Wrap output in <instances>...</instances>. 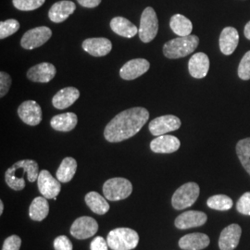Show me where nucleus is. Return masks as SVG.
I'll list each match as a JSON object with an SVG mask.
<instances>
[{
    "label": "nucleus",
    "mask_w": 250,
    "mask_h": 250,
    "mask_svg": "<svg viewBox=\"0 0 250 250\" xmlns=\"http://www.w3.org/2000/svg\"><path fill=\"white\" fill-rule=\"evenodd\" d=\"M111 30L119 36L126 38H132L137 35L139 29L131 22L129 20L124 17H115L110 21Z\"/></svg>",
    "instance_id": "25"
},
{
    "label": "nucleus",
    "mask_w": 250,
    "mask_h": 250,
    "mask_svg": "<svg viewBox=\"0 0 250 250\" xmlns=\"http://www.w3.org/2000/svg\"><path fill=\"white\" fill-rule=\"evenodd\" d=\"M188 70L192 77L202 79L209 70V59L205 53L198 52L191 57L188 62Z\"/></svg>",
    "instance_id": "19"
},
{
    "label": "nucleus",
    "mask_w": 250,
    "mask_h": 250,
    "mask_svg": "<svg viewBox=\"0 0 250 250\" xmlns=\"http://www.w3.org/2000/svg\"><path fill=\"white\" fill-rule=\"evenodd\" d=\"M107 242L101 236H97L91 242L90 250H107Z\"/></svg>",
    "instance_id": "39"
},
{
    "label": "nucleus",
    "mask_w": 250,
    "mask_h": 250,
    "mask_svg": "<svg viewBox=\"0 0 250 250\" xmlns=\"http://www.w3.org/2000/svg\"><path fill=\"white\" fill-rule=\"evenodd\" d=\"M76 9V5L69 0H62L55 3L48 11L51 21L60 23L69 18Z\"/></svg>",
    "instance_id": "20"
},
{
    "label": "nucleus",
    "mask_w": 250,
    "mask_h": 250,
    "mask_svg": "<svg viewBox=\"0 0 250 250\" xmlns=\"http://www.w3.org/2000/svg\"><path fill=\"white\" fill-rule=\"evenodd\" d=\"M83 48L85 52L94 57H104L112 49L111 42L104 37L88 38L83 42Z\"/></svg>",
    "instance_id": "18"
},
{
    "label": "nucleus",
    "mask_w": 250,
    "mask_h": 250,
    "mask_svg": "<svg viewBox=\"0 0 250 250\" xmlns=\"http://www.w3.org/2000/svg\"><path fill=\"white\" fill-rule=\"evenodd\" d=\"M159 31V20L151 7L144 9L140 20L138 35L144 43H149L156 37Z\"/></svg>",
    "instance_id": "7"
},
{
    "label": "nucleus",
    "mask_w": 250,
    "mask_h": 250,
    "mask_svg": "<svg viewBox=\"0 0 250 250\" xmlns=\"http://www.w3.org/2000/svg\"><path fill=\"white\" fill-rule=\"evenodd\" d=\"M210 243L209 237L201 232L189 233L179 240V247L183 250H202Z\"/></svg>",
    "instance_id": "22"
},
{
    "label": "nucleus",
    "mask_w": 250,
    "mask_h": 250,
    "mask_svg": "<svg viewBox=\"0 0 250 250\" xmlns=\"http://www.w3.org/2000/svg\"><path fill=\"white\" fill-rule=\"evenodd\" d=\"M133 192V185L127 179L122 177L111 178L105 182L103 186V194L107 200L119 201L128 197Z\"/></svg>",
    "instance_id": "5"
},
{
    "label": "nucleus",
    "mask_w": 250,
    "mask_h": 250,
    "mask_svg": "<svg viewBox=\"0 0 250 250\" xmlns=\"http://www.w3.org/2000/svg\"><path fill=\"white\" fill-rule=\"evenodd\" d=\"M181 142L176 136L163 134L153 139L150 143V148L155 153L170 154L177 151L180 148Z\"/></svg>",
    "instance_id": "17"
},
{
    "label": "nucleus",
    "mask_w": 250,
    "mask_h": 250,
    "mask_svg": "<svg viewBox=\"0 0 250 250\" xmlns=\"http://www.w3.org/2000/svg\"><path fill=\"white\" fill-rule=\"evenodd\" d=\"M78 119L75 113L67 112L54 116L50 121V125L54 130L59 132H70L77 125Z\"/></svg>",
    "instance_id": "24"
},
{
    "label": "nucleus",
    "mask_w": 250,
    "mask_h": 250,
    "mask_svg": "<svg viewBox=\"0 0 250 250\" xmlns=\"http://www.w3.org/2000/svg\"><path fill=\"white\" fill-rule=\"evenodd\" d=\"M242 229L238 224H231L221 232L219 247L221 250H234L241 238Z\"/></svg>",
    "instance_id": "14"
},
{
    "label": "nucleus",
    "mask_w": 250,
    "mask_h": 250,
    "mask_svg": "<svg viewBox=\"0 0 250 250\" xmlns=\"http://www.w3.org/2000/svg\"><path fill=\"white\" fill-rule=\"evenodd\" d=\"M52 36V31L46 26L36 27L27 31L21 37V45L25 49H34L46 43Z\"/></svg>",
    "instance_id": "8"
},
{
    "label": "nucleus",
    "mask_w": 250,
    "mask_h": 250,
    "mask_svg": "<svg viewBox=\"0 0 250 250\" xmlns=\"http://www.w3.org/2000/svg\"><path fill=\"white\" fill-rule=\"evenodd\" d=\"M207 205L212 209L224 211L232 208L233 202L231 197H227L225 195H216L208 199Z\"/></svg>",
    "instance_id": "31"
},
{
    "label": "nucleus",
    "mask_w": 250,
    "mask_h": 250,
    "mask_svg": "<svg viewBox=\"0 0 250 250\" xmlns=\"http://www.w3.org/2000/svg\"><path fill=\"white\" fill-rule=\"evenodd\" d=\"M21 245V239L18 235H10L3 244L2 250H20Z\"/></svg>",
    "instance_id": "36"
},
{
    "label": "nucleus",
    "mask_w": 250,
    "mask_h": 250,
    "mask_svg": "<svg viewBox=\"0 0 250 250\" xmlns=\"http://www.w3.org/2000/svg\"><path fill=\"white\" fill-rule=\"evenodd\" d=\"M170 26L172 32L179 36H190L193 30L191 21L182 14H175L170 18Z\"/></svg>",
    "instance_id": "29"
},
{
    "label": "nucleus",
    "mask_w": 250,
    "mask_h": 250,
    "mask_svg": "<svg viewBox=\"0 0 250 250\" xmlns=\"http://www.w3.org/2000/svg\"><path fill=\"white\" fill-rule=\"evenodd\" d=\"M80 92L75 87H65L60 90L52 99V104L54 107L58 109H65L71 107L72 104L79 99Z\"/></svg>",
    "instance_id": "23"
},
{
    "label": "nucleus",
    "mask_w": 250,
    "mask_h": 250,
    "mask_svg": "<svg viewBox=\"0 0 250 250\" xmlns=\"http://www.w3.org/2000/svg\"><path fill=\"white\" fill-rule=\"evenodd\" d=\"M3 210H4V203H3V201L1 200V201H0V215L3 213Z\"/></svg>",
    "instance_id": "42"
},
{
    "label": "nucleus",
    "mask_w": 250,
    "mask_h": 250,
    "mask_svg": "<svg viewBox=\"0 0 250 250\" xmlns=\"http://www.w3.org/2000/svg\"><path fill=\"white\" fill-rule=\"evenodd\" d=\"M45 0H12L13 6L22 11H31L40 8Z\"/></svg>",
    "instance_id": "33"
},
{
    "label": "nucleus",
    "mask_w": 250,
    "mask_h": 250,
    "mask_svg": "<svg viewBox=\"0 0 250 250\" xmlns=\"http://www.w3.org/2000/svg\"><path fill=\"white\" fill-rule=\"evenodd\" d=\"M25 175L30 183L37 181L39 167L33 160H22L14 163L5 173V180L9 188L15 191H21L25 188Z\"/></svg>",
    "instance_id": "2"
},
{
    "label": "nucleus",
    "mask_w": 250,
    "mask_h": 250,
    "mask_svg": "<svg viewBox=\"0 0 250 250\" xmlns=\"http://www.w3.org/2000/svg\"><path fill=\"white\" fill-rule=\"evenodd\" d=\"M208 217L202 211L189 210L186 211L175 219L174 224L178 229L186 230L194 227L202 226L207 223Z\"/></svg>",
    "instance_id": "15"
},
{
    "label": "nucleus",
    "mask_w": 250,
    "mask_h": 250,
    "mask_svg": "<svg viewBox=\"0 0 250 250\" xmlns=\"http://www.w3.org/2000/svg\"><path fill=\"white\" fill-rule=\"evenodd\" d=\"M56 67L53 64L42 62L29 69L27 72V77L29 80L36 83H48L53 79L56 75Z\"/></svg>",
    "instance_id": "16"
},
{
    "label": "nucleus",
    "mask_w": 250,
    "mask_h": 250,
    "mask_svg": "<svg viewBox=\"0 0 250 250\" xmlns=\"http://www.w3.org/2000/svg\"><path fill=\"white\" fill-rule=\"evenodd\" d=\"M150 63L145 59H134L125 63L120 71L124 80H134L149 70Z\"/></svg>",
    "instance_id": "13"
},
{
    "label": "nucleus",
    "mask_w": 250,
    "mask_h": 250,
    "mask_svg": "<svg viewBox=\"0 0 250 250\" xmlns=\"http://www.w3.org/2000/svg\"><path fill=\"white\" fill-rule=\"evenodd\" d=\"M55 250H72V244L71 240L65 236L60 235L54 240Z\"/></svg>",
    "instance_id": "38"
},
{
    "label": "nucleus",
    "mask_w": 250,
    "mask_h": 250,
    "mask_svg": "<svg viewBox=\"0 0 250 250\" xmlns=\"http://www.w3.org/2000/svg\"><path fill=\"white\" fill-rule=\"evenodd\" d=\"M49 212L47 199L44 197H37L33 200L29 208V216L33 221L41 222L46 218Z\"/></svg>",
    "instance_id": "27"
},
{
    "label": "nucleus",
    "mask_w": 250,
    "mask_h": 250,
    "mask_svg": "<svg viewBox=\"0 0 250 250\" xmlns=\"http://www.w3.org/2000/svg\"><path fill=\"white\" fill-rule=\"evenodd\" d=\"M99 231V224L97 221L88 216H83L76 219L72 227H71V234L74 238L83 240L92 237Z\"/></svg>",
    "instance_id": "9"
},
{
    "label": "nucleus",
    "mask_w": 250,
    "mask_h": 250,
    "mask_svg": "<svg viewBox=\"0 0 250 250\" xmlns=\"http://www.w3.org/2000/svg\"><path fill=\"white\" fill-rule=\"evenodd\" d=\"M19 117L28 125L36 126L42 121V109L35 100H26L18 107Z\"/></svg>",
    "instance_id": "12"
},
{
    "label": "nucleus",
    "mask_w": 250,
    "mask_h": 250,
    "mask_svg": "<svg viewBox=\"0 0 250 250\" xmlns=\"http://www.w3.org/2000/svg\"><path fill=\"white\" fill-rule=\"evenodd\" d=\"M20 29L18 21L14 19H9L5 21L0 22V39L7 38L15 34Z\"/></svg>",
    "instance_id": "32"
},
{
    "label": "nucleus",
    "mask_w": 250,
    "mask_h": 250,
    "mask_svg": "<svg viewBox=\"0 0 250 250\" xmlns=\"http://www.w3.org/2000/svg\"><path fill=\"white\" fill-rule=\"evenodd\" d=\"M107 245L112 250H132L139 242V235L130 228H116L108 232Z\"/></svg>",
    "instance_id": "4"
},
{
    "label": "nucleus",
    "mask_w": 250,
    "mask_h": 250,
    "mask_svg": "<svg viewBox=\"0 0 250 250\" xmlns=\"http://www.w3.org/2000/svg\"><path fill=\"white\" fill-rule=\"evenodd\" d=\"M181 120L174 115H163L154 119L149 124V131L153 135L160 136L178 130Z\"/></svg>",
    "instance_id": "11"
},
{
    "label": "nucleus",
    "mask_w": 250,
    "mask_h": 250,
    "mask_svg": "<svg viewBox=\"0 0 250 250\" xmlns=\"http://www.w3.org/2000/svg\"><path fill=\"white\" fill-rule=\"evenodd\" d=\"M199 44L197 36H179L163 45V54L168 59L185 58L193 53Z\"/></svg>",
    "instance_id": "3"
},
{
    "label": "nucleus",
    "mask_w": 250,
    "mask_h": 250,
    "mask_svg": "<svg viewBox=\"0 0 250 250\" xmlns=\"http://www.w3.org/2000/svg\"><path fill=\"white\" fill-rule=\"evenodd\" d=\"M236 209L239 213L250 216V192H247L242 196L236 203Z\"/></svg>",
    "instance_id": "35"
},
{
    "label": "nucleus",
    "mask_w": 250,
    "mask_h": 250,
    "mask_svg": "<svg viewBox=\"0 0 250 250\" xmlns=\"http://www.w3.org/2000/svg\"><path fill=\"white\" fill-rule=\"evenodd\" d=\"M244 34H245V36H246L249 40H250V21H249V22L247 23L246 27H245Z\"/></svg>",
    "instance_id": "41"
},
{
    "label": "nucleus",
    "mask_w": 250,
    "mask_h": 250,
    "mask_svg": "<svg viewBox=\"0 0 250 250\" xmlns=\"http://www.w3.org/2000/svg\"><path fill=\"white\" fill-rule=\"evenodd\" d=\"M149 119V112L142 107H132L122 111L107 124L104 136L110 143L127 140L137 134Z\"/></svg>",
    "instance_id": "1"
},
{
    "label": "nucleus",
    "mask_w": 250,
    "mask_h": 250,
    "mask_svg": "<svg viewBox=\"0 0 250 250\" xmlns=\"http://www.w3.org/2000/svg\"><path fill=\"white\" fill-rule=\"evenodd\" d=\"M238 76L242 80H250V50L244 55L239 63Z\"/></svg>",
    "instance_id": "34"
},
{
    "label": "nucleus",
    "mask_w": 250,
    "mask_h": 250,
    "mask_svg": "<svg viewBox=\"0 0 250 250\" xmlns=\"http://www.w3.org/2000/svg\"><path fill=\"white\" fill-rule=\"evenodd\" d=\"M86 205L96 214L104 215L109 210V204L107 198L102 197L97 192H89L84 197Z\"/></svg>",
    "instance_id": "26"
},
{
    "label": "nucleus",
    "mask_w": 250,
    "mask_h": 250,
    "mask_svg": "<svg viewBox=\"0 0 250 250\" xmlns=\"http://www.w3.org/2000/svg\"><path fill=\"white\" fill-rule=\"evenodd\" d=\"M81 6L88 9H93L98 7L101 3V0H77Z\"/></svg>",
    "instance_id": "40"
},
{
    "label": "nucleus",
    "mask_w": 250,
    "mask_h": 250,
    "mask_svg": "<svg viewBox=\"0 0 250 250\" xmlns=\"http://www.w3.org/2000/svg\"><path fill=\"white\" fill-rule=\"evenodd\" d=\"M37 185L39 192L46 199H56L62 189L61 182L58 179L54 178L51 173L46 170L39 172Z\"/></svg>",
    "instance_id": "10"
},
{
    "label": "nucleus",
    "mask_w": 250,
    "mask_h": 250,
    "mask_svg": "<svg viewBox=\"0 0 250 250\" xmlns=\"http://www.w3.org/2000/svg\"><path fill=\"white\" fill-rule=\"evenodd\" d=\"M236 153L243 167L250 175V137L242 139L237 143Z\"/></svg>",
    "instance_id": "30"
},
{
    "label": "nucleus",
    "mask_w": 250,
    "mask_h": 250,
    "mask_svg": "<svg viewBox=\"0 0 250 250\" xmlns=\"http://www.w3.org/2000/svg\"><path fill=\"white\" fill-rule=\"evenodd\" d=\"M11 86V77L7 72H0V97L3 98L7 95Z\"/></svg>",
    "instance_id": "37"
},
{
    "label": "nucleus",
    "mask_w": 250,
    "mask_h": 250,
    "mask_svg": "<svg viewBox=\"0 0 250 250\" xmlns=\"http://www.w3.org/2000/svg\"><path fill=\"white\" fill-rule=\"evenodd\" d=\"M76 170L77 162L72 157H68L62 161L59 169L57 170L56 176L61 183H69L73 178Z\"/></svg>",
    "instance_id": "28"
},
{
    "label": "nucleus",
    "mask_w": 250,
    "mask_h": 250,
    "mask_svg": "<svg viewBox=\"0 0 250 250\" xmlns=\"http://www.w3.org/2000/svg\"><path fill=\"white\" fill-rule=\"evenodd\" d=\"M239 43V34L233 27H225L220 36V48L224 55H232Z\"/></svg>",
    "instance_id": "21"
},
{
    "label": "nucleus",
    "mask_w": 250,
    "mask_h": 250,
    "mask_svg": "<svg viewBox=\"0 0 250 250\" xmlns=\"http://www.w3.org/2000/svg\"><path fill=\"white\" fill-rule=\"evenodd\" d=\"M200 188L197 183H187L183 185L174 192L171 204L175 209L182 210L188 207H191L197 200L199 197Z\"/></svg>",
    "instance_id": "6"
}]
</instances>
